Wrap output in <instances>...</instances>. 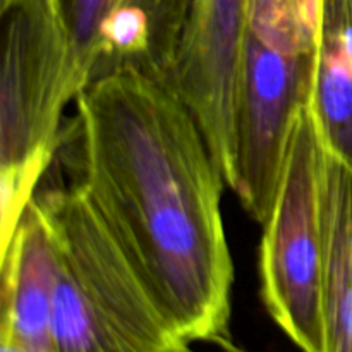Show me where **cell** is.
Masks as SVG:
<instances>
[{"label":"cell","instance_id":"obj_3","mask_svg":"<svg viewBox=\"0 0 352 352\" xmlns=\"http://www.w3.org/2000/svg\"><path fill=\"white\" fill-rule=\"evenodd\" d=\"M0 74V250L57 157L62 113L81 93L69 38L54 0L2 9Z\"/></svg>","mask_w":352,"mask_h":352},{"label":"cell","instance_id":"obj_10","mask_svg":"<svg viewBox=\"0 0 352 352\" xmlns=\"http://www.w3.org/2000/svg\"><path fill=\"white\" fill-rule=\"evenodd\" d=\"M309 110L323 148L352 172V0H322Z\"/></svg>","mask_w":352,"mask_h":352},{"label":"cell","instance_id":"obj_4","mask_svg":"<svg viewBox=\"0 0 352 352\" xmlns=\"http://www.w3.org/2000/svg\"><path fill=\"white\" fill-rule=\"evenodd\" d=\"M320 151L308 103L296 119L260 248L265 308L301 352H325Z\"/></svg>","mask_w":352,"mask_h":352},{"label":"cell","instance_id":"obj_8","mask_svg":"<svg viewBox=\"0 0 352 352\" xmlns=\"http://www.w3.org/2000/svg\"><path fill=\"white\" fill-rule=\"evenodd\" d=\"M54 287V246L40 213L30 203L2 253L0 339L30 352H55Z\"/></svg>","mask_w":352,"mask_h":352},{"label":"cell","instance_id":"obj_5","mask_svg":"<svg viewBox=\"0 0 352 352\" xmlns=\"http://www.w3.org/2000/svg\"><path fill=\"white\" fill-rule=\"evenodd\" d=\"M315 54H292L246 33L230 189L260 226L277 195L299 112L311 98Z\"/></svg>","mask_w":352,"mask_h":352},{"label":"cell","instance_id":"obj_1","mask_svg":"<svg viewBox=\"0 0 352 352\" xmlns=\"http://www.w3.org/2000/svg\"><path fill=\"white\" fill-rule=\"evenodd\" d=\"M60 144L76 179L181 344L229 339L234 263L227 186L201 127L168 82L119 67L74 100Z\"/></svg>","mask_w":352,"mask_h":352},{"label":"cell","instance_id":"obj_6","mask_svg":"<svg viewBox=\"0 0 352 352\" xmlns=\"http://www.w3.org/2000/svg\"><path fill=\"white\" fill-rule=\"evenodd\" d=\"M248 9L250 0H195L168 81L201 127L227 184L234 174Z\"/></svg>","mask_w":352,"mask_h":352},{"label":"cell","instance_id":"obj_11","mask_svg":"<svg viewBox=\"0 0 352 352\" xmlns=\"http://www.w3.org/2000/svg\"><path fill=\"white\" fill-rule=\"evenodd\" d=\"M189 346H191V344H174V346H170L164 352H199V351H195L192 347H189ZM217 346L222 349V352H246V351L241 349V347L234 346V342L230 339L220 340V342H217Z\"/></svg>","mask_w":352,"mask_h":352},{"label":"cell","instance_id":"obj_2","mask_svg":"<svg viewBox=\"0 0 352 352\" xmlns=\"http://www.w3.org/2000/svg\"><path fill=\"white\" fill-rule=\"evenodd\" d=\"M40 213L55 256V352H164L181 344L76 181L40 184Z\"/></svg>","mask_w":352,"mask_h":352},{"label":"cell","instance_id":"obj_7","mask_svg":"<svg viewBox=\"0 0 352 352\" xmlns=\"http://www.w3.org/2000/svg\"><path fill=\"white\" fill-rule=\"evenodd\" d=\"M195 0H54L81 89L119 67L168 82Z\"/></svg>","mask_w":352,"mask_h":352},{"label":"cell","instance_id":"obj_13","mask_svg":"<svg viewBox=\"0 0 352 352\" xmlns=\"http://www.w3.org/2000/svg\"><path fill=\"white\" fill-rule=\"evenodd\" d=\"M12 2H14V0H0V7L3 9V7H7L9 3H12Z\"/></svg>","mask_w":352,"mask_h":352},{"label":"cell","instance_id":"obj_9","mask_svg":"<svg viewBox=\"0 0 352 352\" xmlns=\"http://www.w3.org/2000/svg\"><path fill=\"white\" fill-rule=\"evenodd\" d=\"M325 352H352V172L320 151Z\"/></svg>","mask_w":352,"mask_h":352},{"label":"cell","instance_id":"obj_12","mask_svg":"<svg viewBox=\"0 0 352 352\" xmlns=\"http://www.w3.org/2000/svg\"><path fill=\"white\" fill-rule=\"evenodd\" d=\"M0 346H2V351L0 352H30L28 349H24L23 346H19V344L12 342V340L0 339Z\"/></svg>","mask_w":352,"mask_h":352}]
</instances>
